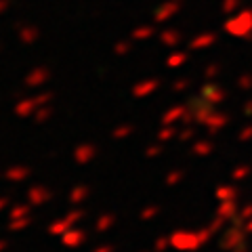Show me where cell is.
<instances>
[{"label": "cell", "mask_w": 252, "mask_h": 252, "mask_svg": "<svg viewBox=\"0 0 252 252\" xmlns=\"http://www.w3.org/2000/svg\"><path fill=\"white\" fill-rule=\"evenodd\" d=\"M32 204L28 202V204H15V206L11 208V212H9V219H21V217H30L32 215Z\"/></svg>", "instance_id": "cell-8"}, {"label": "cell", "mask_w": 252, "mask_h": 252, "mask_svg": "<svg viewBox=\"0 0 252 252\" xmlns=\"http://www.w3.org/2000/svg\"><path fill=\"white\" fill-rule=\"evenodd\" d=\"M34 225V217H21V219H9V231L11 233H19V231H26Z\"/></svg>", "instance_id": "cell-7"}, {"label": "cell", "mask_w": 252, "mask_h": 252, "mask_svg": "<svg viewBox=\"0 0 252 252\" xmlns=\"http://www.w3.org/2000/svg\"><path fill=\"white\" fill-rule=\"evenodd\" d=\"M80 219H84V210H72V212H67L65 217L53 220V223L49 225V233H51V235H59V238H61V235L65 233L67 229H72V227H74Z\"/></svg>", "instance_id": "cell-1"}, {"label": "cell", "mask_w": 252, "mask_h": 252, "mask_svg": "<svg viewBox=\"0 0 252 252\" xmlns=\"http://www.w3.org/2000/svg\"><path fill=\"white\" fill-rule=\"evenodd\" d=\"M4 250H6V242L0 240V252H4Z\"/></svg>", "instance_id": "cell-16"}, {"label": "cell", "mask_w": 252, "mask_h": 252, "mask_svg": "<svg viewBox=\"0 0 252 252\" xmlns=\"http://www.w3.org/2000/svg\"><path fill=\"white\" fill-rule=\"evenodd\" d=\"M51 99H53L51 94H38V97H34V99H23L15 105V114H17L19 118H32L38 107L46 105Z\"/></svg>", "instance_id": "cell-2"}, {"label": "cell", "mask_w": 252, "mask_h": 252, "mask_svg": "<svg viewBox=\"0 0 252 252\" xmlns=\"http://www.w3.org/2000/svg\"><path fill=\"white\" fill-rule=\"evenodd\" d=\"M94 156H97V149H94V145L84 143V145H78V147H76V152H74V160H76V164H80V166H84V164H89Z\"/></svg>", "instance_id": "cell-6"}, {"label": "cell", "mask_w": 252, "mask_h": 252, "mask_svg": "<svg viewBox=\"0 0 252 252\" xmlns=\"http://www.w3.org/2000/svg\"><path fill=\"white\" fill-rule=\"evenodd\" d=\"M44 80H46V74L44 72H36V74H32L28 78V86H40Z\"/></svg>", "instance_id": "cell-12"}, {"label": "cell", "mask_w": 252, "mask_h": 252, "mask_svg": "<svg viewBox=\"0 0 252 252\" xmlns=\"http://www.w3.org/2000/svg\"><path fill=\"white\" fill-rule=\"evenodd\" d=\"M84 242H86V233L80 229H74V227L61 235V244L65 248H78V246H82Z\"/></svg>", "instance_id": "cell-5"}, {"label": "cell", "mask_w": 252, "mask_h": 252, "mask_svg": "<svg viewBox=\"0 0 252 252\" xmlns=\"http://www.w3.org/2000/svg\"><path fill=\"white\" fill-rule=\"evenodd\" d=\"M86 198H89V187H84V185H78L69 191V202L72 204H82Z\"/></svg>", "instance_id": "cell-9"}, {"label": "cell", "mask_w": 252, "mask_h": 252, "mask_svg": "<svg viewBox=\"0 0 252 252\" xmlns=\"http://www.w3.org/2000/svg\"><path fill=\"white\" fill-rule=\"evenodd\" d=\"M112 250H114L112 246H101V248H94L93 252H112Z\"/></svg>", "instance_id": "cell-15"}, {"label": "cell", "mask_w": 252, "mask_h": 252, "mask_svg": "<svg viewBox=\"0 0 252 252\" xmlns=\"http://www.w3.org/2000/svg\"><path fill=\"white\" fill-rule=\"evenodd\" d=\"M32 177V168L30 166H9L4 170V179L9 183H26Z\"/></svg>", "instance_id": "cell-4"}, {"label": "cell", "mask_w": 252, "mask_h": 252, "mask_svg": "<svg viewBox=\"0 0 252 252\" xmlns=\"http://www.w3.org/2000/svg\"><path fill=\"white\" fill-rule=\"evenodd\" d=\"M51 200H53V191L46 185H32L28 189V202L32 206H44Z\"/></svg>", "instance_id": "cell-3"}, {"label": "cell", "mask_w": 252, "mask_h": 252, "mask_svg": "<svg viewBox=\"0 0 252 252\" xmlns=\"http://www.w3.org/2000/svg\"><path fill=\"white\" fill-rule=\"evenodd\" d=\"M51 116H53V109H51L49 105H40V107H38L36 112H34V116H32V118H34L36 124H44V122L51 120Z\"/></svg>", "instance_id": "cell-10"}, {"label": "cell", "mask_w": 252, "mask_h": 252, "mask_svg": "<svg viewBox=\"0 0 252 252\" xmlns=\"http://www.w3.org/2000/svg\"><path fill=\"white\" fill-rule=\"evenodd\" d=\"M128 132H130V126H120V128L114 130V137H116V139H124L126 135H128Z\"/></svg>", "instance_id": "cell-13"}, {"label": "cell", "mask_w": 252, "mask_h": 252, "mask_svg": "<svg viewBox=\"0 0 252 252\" xmlns=\"http://www.w3.org/2000/svg\"><path fill=\"white\" fill-rule=\"evenodd\" d=\"M6 206H9V198H0V212H2Z\"/></svg>", "instance_id": "cell-14"}, {"label": "cell", "mask_w": 252, "mask_h": 252, "mask_svg": "<svg viewBox=\"0 0 252 252\" xmlns=\"http://www.w3.org/2000/svg\"><path fill=\"white\" fill-rule=\"evenodd\" d=\"M114 217L112 215H103V217H99V220H97V231H107L109 227L114 225Z\"/></svg>", "instance_id": "cell-11"}]
</instances>
